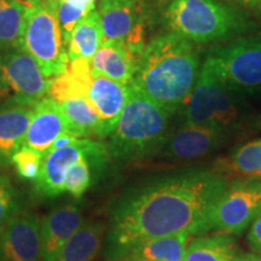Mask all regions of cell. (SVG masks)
Segmentation results:
<instances>
[{"mask_svg":"<svg viewBox=\"0 0 261 261\" xmlns=\"http://www.w3.org/2000/svg\"><path fill=\"white\" fill-rule=\"evenodd\" d=\"M227 185L212 171H191L146 187L116 210L110 242L116 252H129L154 238L208 232L211 212Z\"/></svg>","mask_w":261,"mask_h":261,"instance_id":"cell-1","label":"cell"},{"mask_svg":"<svg viewBox=\"0 0 261 261\" xmlns=\"http://www.w3.org/2000/svg\"><path fill=\"white\" fill-rule=\"evenodd\" d=\"M200 70L197 45L165 32L145 45L130 84L173 115L188 99Z\"/></svg>","mask_w":261,"mask_h":261,"instance_id":"cell-2","label":"cell"},{"mask_svg":"<svg viewBox=\"0 0 261 261\" xmlns=\"http://www.w3.org/2000/svg\"><path fill=\"white\" fill-rule=\"evenodd\" d=\"M160 14L166 32L195 45L233 40L255 27L249 11L226 0H165Z\"/></svg>","mask_w":261,"mask_h":261,"instance_id":"cell-3","label":"cell"},{"mask_svg":"<svg viewBox=\"0 0 261 261\" xmlns=\"http://www.w3.org/2000/svg\"><path fill=\"white\" fill-rule=\"evenodd\" d=\"M128 99L115 128L110 133L108 150L119 160H135L152 154L165 142L172 115L148 96L128 85Z\"/></svg>","mask_w":261,"mask_h":261,"instance_id":"cell-4","label":"cell"},{"mask_svg":"<svg viewBox=\"0 0 261 261\" xmlns=\"http://www.w3.org/2000/svg\"><path fill=\"white\" fill-rule=\"evenodd\" d=\"M19 48L37 61L42 73L54 80L69 63L57 15L56 0H29Z\"/></svg>","mask_w":261,"mask_h":261,"instance_id":"cell-5","label":"cell"},{"mask_svg":"<svg viewBox=\"0 0 261 261\" xmlns=\"http://www.w3.org/2000/svg\"><path fill=\"white\" fill-rule=\"evenodd\" d=\"M232 91L261 89V37L238 38L212 47L203 62Z\"/></svg>","mask_w":261,"mask_h":261,"instance_id":"cell-6","label":"cell"},{"mask_svg":"<svg viewBox=\"0 0 261 261\" xmlns=\"http://www.w3.org/2000/svg\"><path fill=\"white\" fill-rule=\"evenodd\" d=\"M232 92L207 65H202L194 89L181 107L185 125L223 130L232 126L238 119V108Z\"/></svg>","mask_w":261,"mask_h":261,"instance_id":"cell-7","label":"cell"},{"mask_svg":"<svg viewBox=\"0 0 261 261\" xmlns=\"http://www.w3.org/2000/svg\"><path fill=\"white\" fill-rule=\"evenodd\" d=\"M52 79L22 48L0 50V100L33 108L48 94Z\"/></svg>","mask_w":261,"mask_h":261,"instance_id":"cell-8","label":"cell"},{"mask_svg":"<svg viewBox=\"0 0 261 261\" xmlns=\"http://www.w3.org/2000/svg\"><path fill=\"white\" fill-rule=\"evenodd\" d=\"M261 211V181L247 180L227 185L215 202L208 220V230L240 233Z\"/></svg>","mask_w":261,"mask_h":261,"instance_id":"cell-9","label":"cell"},{"mask_svg":"<svg viewBox=\"0 0 261 261\" xmlns=\"http://www.w3.org/2000/svg\"><path fill=\"white\" fill-rule=\"evenodd\" d=\"M87 155L108 156V146L93 139L79 138L65 148L44 155L39 177L34 180V191L41 197H57L64 192V179L70 167Z\"/></svg>","mask_w":261,"mask_h":261,"instance_id":"cell-10","label":"cell"},{"mask_svg":"<svg viewBox=\"0 0 261 261\" xmlns=\"http://www.w3.org/2000/svg\"><path fill=\"white\" fill-rule=\"evenodd\" d=\"M40 224L35 214H16L0 232V261H42Z\"/></svg>","mask_w":261,"mask_h":261,"instance_id":"cell-11","label":"cell"},{"mask_svg":"<svg viewBox=\"0 0 261 261\" xmlns=\"http://www.w3.org/2000/svg\"><path fill=\"white\" fill-rule=\"evenodd\" d=\"M106 40L144 44V25L136 0H99L97 6Z\"/></svg>","mask_w":261,"mask_h":261,"instance_id":"cell-12","label":"cell"},{"mask_svg":"<svg viewBox=\"0 0 261 261\" xmlns=\"http://www.w3.org/2000/svg\"><path fill=\"white\" fill-rule=\"evenodd\" d=\"M64 133H71L70 125L60 104L51 97L42 98L32 109L24 144L45 155L52 143Z\"/></svg>","mask_w":261,"mask_h":261,"instance_id":"cell-13","label":"cell"},{"mask_svg":"<svg viewBox=\"0 0 261 261\" xmlns=\"http://www.w3.org/2000/svg\"><path fill=\"white\" fill-rule=\"evenodd\" d=\"M83 224V217L75 204L63 205L46 215L40 224L41 260H54Z\"/></svg>","mask_w":261,"mask_h":261,"instance_id":"cell-14","label":"cell"},{"mask_svg":"<svg viewBox=\"0 0 261 261\" xmlns=\"http://www.w3.org/2000/svg\"><path fill=\"white\" fill-rule=\"evenodd\" d=\"M129 87L92 70L89 99L102 120L108 137L115 128L128 99Z\"/></svg>","mask_w":261,"mask_h":261,"instance_id":"cell-15","label":"cell"},{"mask_svg":"<svg viewBox=\"0 0 261 261\" xmlns=\"http://www.w3.org/2000/svg\"><path fill=\"white\" fill-rule=\"evenodd\" d=\"M224 130L214 127L185 125L166 144V155L177 160H192L207 155L217 148Z\"/></svg>","mask_w":261,"mask_h":261,"instance_id":"cell-16","label":"cell"},{"mask_svg":"<svg viewBox=\"0 0 261 261\" xmlns=\"http://www.w3.org/2000/svg\"><path fill=\"white\" fill-rule=\"evenodd\" d=\"M136 67V58L123 40H104L91 61L92 70L123 85L132 83Z\"/></svg>","mask_w":261,"mask_h":261,"instance_id":"cell-17","label":"cell"},{"mask_svg":"<svg viewBox=\"0 0 261 261\" xmlns=\"http://www.w3.org/2000/svg\"><path fill=\"white\" fill-rule=\"evenodd\" d=\"M32 109L25 106L0 109V166L10 165L15 152L24 145Z\"/></svg>","mask_w":261,"mask_h":261,"instance_id":"cell-18","label":"cell"},{"mask_svg":"<svg viewBox=\"0 0 261 261\" xmlns=\"http://www.w3.org/2000/svg\"><path fill=\"white\" fill-rule=\"evenodd\" d=\"M91 81V62L76 58L69 61L63 73L55 77L48 94L57 103L77 98H89Z\"/></svg>","mask_w":261,"mask_h":261,"instance_id":"cell-19","label":"cell"},{"mask_svg":"<svg viewBox=\"0 0 261 261\" xmlns=\"http://www.w3.org/2000/svg\"><path fill=\"white\" fill-rule=\"evenodd\" d=\"M58 104L69 121L71 135L87 139H92L93 137L103 139L108 137L102 120L89 98L64 100Z\"/></svg>","mask_w":261,"mask_h":261,"instance_id":"cell-20","label":"cell"},{"mask_svg":"<svg viewBox=\"0 0 261 261\" xmlns=\"http://www.w3.org/2000/svg\"><path fill=\"white\" fill-rule=\"evenodd\" d=\"M104 33L97 10L84 17L75 25L68 41L69 61L83 58L92 61L96 52L104 42Z\"/></svg>","mask_w":261,"mask_h":261,"instance_id":"cell-21","label":"cell"},{"mask_svg":"<svg viewBox=\"0 0 261 261\" xmlns=\"http://www.w3.org/2000/svg\"><path fill=\"white\" fill-rule=\"evenodd\" d=\"M191 241L190 234H171L137 244L129 250L130 260L148 261H184L187 248Z\"/></svg>","mask_w":261,"mask_h":261,"instance_id":"cell-22","label":"cell"},{"mask_svg":"<svg viewBox=\"0 0 261 261\" xmlns=\"http://www.w3.org/2000/svg\"><path fill=\"white\" fill-rule=\"evenodd\" d=\"M100 224H83L52 261H92L102 243Z\"/></svg>","mask_w":261,"mask_h":261,"instance_id":"cell-23","label":"cell"},{"mask_svg":"<svg viewBox=\"0 0 261 261\" xmlns=\"http://www.w3.org/2000/svg\"><path fill=\"white\" fill-rule=\"evenodd\" d=\"M238 248L228 236L198 237L190 241L184 261H234Z\"/></svg>","mask_w":261,"mask_h":261,"instance_id":"cell-24","label":"cell"},{"mask_svg":"<svg viewBox=\"0 0 261 261\" xmlns=\"http://www.w3.org/2000/svg\"><path fill=\"white\" fill-rule=\"evenodd\" d=\"M29 0H0V50L19 48Z\"/></svg>","mask_w":261,"mask_h":261,"instance_id":"cell-25","label":"cell"},{"mask_svg":"<svg viewBox=\"0 0 261 261\" xmlns=\"http://www.w3.org/2000/svg\"><path fill=\"white\" fill-rule=\"evenodd\" d=\"M224 167L241 175L261 177V138L237 148L226 160Z\"/></svg>","mask_w":261,"mask_h":261,"instance_id":"cell-26","label":"cell"},{"mask_svg":"<svg viewBox=\"0 0 261 261\" xmlns=\"http://www.w3.org/2000/svg\"><path fill=\"white\" fill-rule=\"evenodd\" d=\"M108 156L87 155L81 158L70 167L64 179V191L70 194L74 198H80L92 181L91 167L93 165H102L107 161Z\"/></svg>","mask_w":261,"mask_h":261,"instance_id":"cell-27","label":"cell"},{"mask_svg":"<svg viewBox=\"0 0 261 261\" xmlns=\"http://www.w3.org/2000/svg\"><path fill=\"white\" fill-rule=\"evenodd\" d=\"M57 15L65 46L79 22L96 9V0H56Z\"/></svg>","mask_w":261,"mask_h":261,"instance_id":"cell-28","label":"cell"},{"mask_svg":"<svg viewBox=\"0 0 261 261\" xmlns=\"http://www.w3.org/2000/svg\"><path fill=\"white\" fill-rule=\"evenodd\" d=\"M42 160L44 155L41 152L24 144L12 156L11 163H14L16 171L22 178L35 180L40 173Z\"/></svg>","mask_w":261,"mask_h":261,"instance_id":"cell-29","label":"cell"},{"mask_svg":"<svg viewBox=\"0 0 261 261\" xmlns=\"http://www.w3.org/2000/svg\"><path fill=\"white\" fill-rule=\"evenodd\" d=\"M18 194L10 179L0 174V232L16 214H18Z\"/></svg>","mask_w":261,"mask_h":261,"instance_id":"cell-30","label":"cell"},{"mask_svg":"<svg viewBox=\"0 0 261 261\" xmlns=\"http://www.w3.org/2000/svg\"><path fill=\"white\" fill-rule=\"evenodd\" d=\"M247 238L249 246L261 254V213L254 219Z\"/></svg>","mask_w":261,"mask_h":261,"instance_id":"cell-31","label":"cell"},{"mask_svg":"<svg viewBox=\"0 0 261 261\" xmlns=\"http://www.w3.org/2000/svg\"><path fill=\"white\" fill-rule=\"evenodd\" d=\"M231 4L240 6L249 12L261 14V0H226Z\"/></svg>","mask_w":261,"mask_h":261,"instance_id":"cell-32","label":"cell"},{"mask_svg":"<svg viewBox=\"0 0 261 261\" xmlns=\"http://www.w3.org/2000/svg\"><path fill=\"white\" fill-rule=\"evenodd\" d=\"M234 261H261V254H244V255H238Z\"/></svg>","mask_w":261,"mask_h":261,"instance_id":"cell-33","label":"cell"},{"mask_svg":"<svg viewBox=\"0 0 261 261\" xmlns=\"http://www.w3.org/2000/svg\"><path fill=\"white\" fill-rule=\"evenodd\" d=\"M130 261H148V260H130Z\"/></svg>","mask_w":261,"mask_h":261,"instance_id":"cell-34","label":"cell"},{"mask_svg":"<svg viewBox=\"0 0 261 261\" xmlns=\"http://www.w3.org/2000/svg\"><path fill=\"white\" fill-rule=\"evenodd\" d=\"M260 213H261V211H260ZM260 213H259V214H260Z\"/></svg>","mask_w":261,"mask_h":261,"instance_id":"cell-35","label":"cell"}]
</instances>
